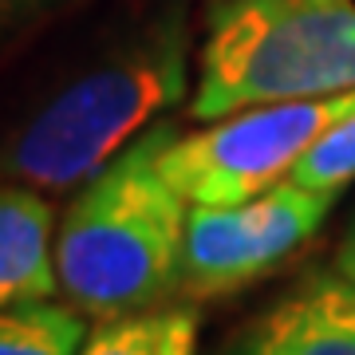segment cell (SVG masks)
<instances>
[{
  "mask_svg": "<svg viewBox=\"0 0 355 355\" xmlns=\"http://www.w3.org/2000/svg\"><path fill=\"white\" fill-rule=\"evenodd\" d=\"M190 95V28L162 12L55 87L0 142V182L76 193Z\"/></svg>",
  "mask_w": 355,
  "mask_h": 355,
  "instance_id": "6da1fadb",
  "label": "cell"
},
{
  "mask_svg": "<svg viewBox=\"0 0 355 355\" xmlns=\"http://www.w3.org/2000/svg\"><path fill=\"white\" fill-rule=\"evenodd\" d=\"M170 139L174 127L154 123L79 186L55 225L60 292L83 316L150 312L182 284L190 202L158 166Z\"/></svg>",
  "mask_w": 355,
  "mask_h": 355,
  "instance_id": "7a4b0ae2",
  "label": "cell"
},
{
  "mask_svg": "<svg viewBox=\"0 0 355 355\" xmlns=\"http://www.w3.org/2000/svg\"><path fill=\"white\" fill-rule=\"evenodd\" d=\"M355 91V0H214L190 114Z\"/></svg>",
  "mask_w": 355,
  "mask_h": 355,
  "instance_id": "3957f363",
  "label": "cell"
},
{
  "mask_svg": "<svg viewBox=\"0 0 355 355\" xmlns=\"http://www.w3.org/2000/svg\"><path fill=\"white\" fill-rule=\"evenodd\" d=\"M355 119V91L245 107L162 146L158 166L190 205H233L265 193L320 139Z\"/></svg>",
  "mask_w": 355,
  "mask_h": 355,
  "instance_id": "277c9868",
  "label": "cell"
},
{
  "mask_svg": "<svg viewBox=\"0 0 355 355\" xmlns=\"http://www.w3.org/2000/svg\"><path fill=\"white\" fill-rule=\"evenodd\" d=\"M336 198V190L284 178L245 202L190 205L178 292L186 300H214L277 272L328 221Z\"/></svg>",
  "mask_w": 355,
  "mask_h": 355,
  "instance_id": "5b68a950",
  "label": "cell"
},
{
  "mask_svg": "<svg viewBox=\"0 0 355 355\" xmlns=\"http://www.w3.org/2000/svg\"><path fill=\"white\" fill-rule=\"evenodd\" d=\"M221 355H355V284L343 272H312Z\"/></svg>",
  "mask_w": 355,
  "mask_h": 355,
  "instance_id": "8992f818",
  "label": "cell"
},
{
  "mask_svg": "<svg viewBox=\"0 0 355 355\" xmlns=\"http://www.w3.org/2000/svg\"><path fill=\"white\" fill-rule=\"evenodd\" d=\"M55 277V214L32 186L0 182V308L48 300Z\"/></svg>",
  "mask_w": 355,
  "mask_h": 355,
  "instance_id": "52a82bcc",
  "label": "cell"
},
{
  "mask_svg": "<svg viewBox=\"0 0 355 355\" xmlns=\"http://www.w3.org/2000/svg\"><path fill=\"white\" fill-rule=\"evenodd\" d=\"M198 312L193 308H150L103 320L79 355H193Z\"/></svg>",
  "mask_w": 355,
  "mask_h": 355,
  "instance_id": "ba28073f",
  "label": "cell"
},
{
  "mask_svg": "<svg viewBox=\"0 0 355 355\" xmlns=\"http://www.w3.org/2000/svg\"><path fill=\"white\" fill-rule=\"evenodd\" d=\"M87 320L76 304L24 300L0 308V355H79Z\"/></svg>",
  "mask_w": 355,
  "mask_h": 355,
  "instance_id": "9c48e42d",
  "label": "cell"
},
{
  "mask_svg": "<svg viewBox=\"0 0 355 355\" xmlns=\"http://www.w3.org/2000/svg\"><path fill=\"white\" fill-rule=\"evenodd\" d=\"M288 178L300 182V186H312V190H336V193L347 182H355V119L336 127L328 139H320Z\"/></svg>",
  "mask_w": 355,
  "mask_h": 355,
  "instance_id": "30bf717a",
  "label": "cell"
},
{
  "mask_svg": "<svg viewBox=\"0 0 355 355\" xmlns=\"http://www.w3.org/2000/svg\"><path fill=\"white\" fill-rule=\"evenodd\" d=\"M67 4H76V0H0V44L44 24L48 16L64 12Z\"/></svg>",
  "mask_w": 355,
  "mask_h": 355,
  "instance_id": "8fae6325",
  "label": "cell"
},
{
  "mask_svg": "<svg viewBox=\"0 0 355 355\" xmlns=\"http://www.w3.org/2000/svg\"><path fill=\"white\" fill-rule=\"evenodd\" d=\"M336 272H343V277L355 284V225L347 229V237H343L340 249H336Z\"/></svg>",
  "mask_w": 355,
  "mask_h": 355,
  "instance_id": "7c38bea8",
  "label": "cell"
}]
</instances>
